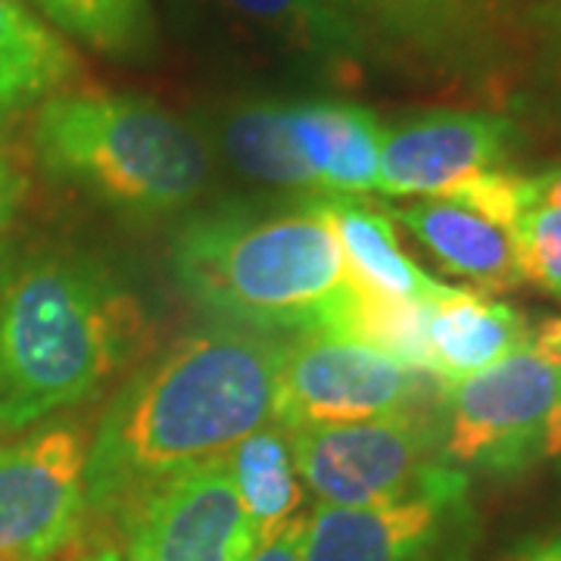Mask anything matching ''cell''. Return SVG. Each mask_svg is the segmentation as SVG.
Here are the masks:
<instances>
[{
    "mask_svg": "<svg viewBox=\"0 0 561 561\" xmlns=\"http://www.w3.org/2000/svg\"><path fill=\"white\" fill-rule=\"evenodd\" d=\"M287 337L216 321L140 365L106 405L84 468L88 515H122L157 483L275 421Z\"/></svg>",
    "mask_w": 561,
    "mask_h": 561,
    "instance_id": "cell-1",
    "label": "cell"
},
{
    "mask_svg": "<svg viewBox=\"0 0 561 561\" xmlns=\"http://www.w3.org/2000/svg\"><path fill=\"white\" fill-rule=\"evenodd\" d=\"M150 319L94 253L22 243L0 253V434L98 397L138 362Z\"/></svg>",
    "mask_w": 561,
    "mask_h": 561,
    "instance_id": "cell-2",
    "label": "cell"
},
{
    "mask_svg": "<svg viewBox=\"0 0 561 561\" xmlns=\"http://www.w3.org/2000/svg\"><path fill=\"white\" fill-rule=\"evenodd\" d=\"M172 275L216 321L268 334H334L353 278L319 201L290 209L221 206L181 225Z\"/></svg>",
    "mask_w": 561,
    "mask_h": 561,
    "instance_id": "cell-3",
    "label": "cell"
},
{
    "mask_svg": "<svg viewBox=\"0 0 561 561\" xmlns=\"http://www.w3.org/2000/svg\"><path fill=\"white\" fill-rule=\"evenodd\" d=\"M32 144L47 179L125 216L181 213L213 172L201 135L135 94L60 91L38 106Z\"/></svg>",
    "mask_w": 561,
    "mask_h": 561,
    "instance_id": "cell-4",
    "label": "cell"
},
{
    "mask_svg": "<svg viewBox=\"0 0 561 561\" xmlns=\"http://www.w3.org/2000/svg\"><path fill=\"white\" fill-rule=\"evenodd\" d=\"M559 368L561 319H546L505 359L449 383L443 461L461 474H518L542 459L559 402Z\"/></svg>",
    "mask_w": 561,
    "mask_h": 561,
    "instance_id": "cell-5",
    "label": "cell"
},
{
    "mask_svg": "<svg viewBox=\"0 0 561 561\" xmlns=\"http://www.w3.org/2000/svg\"><path fill=\"white\" fill-rule=\"evenodd\" d=\"M449 383L337 334L290 337L278 371L275 421L287 431L443 412Z\"/></svg>",
    "mask_w": 561,
    "mask_h": 561,
    "instance_id": "cell-6",
    "label": "cell"
},
{
    "mask_svg": "<svg viewBox=\"0 0 561 561\" xmlns=\"http://www.w3.org/2000/svg\"><path fill=\"white\" fill-rule=\"evenodd\" d=\"M440 443L443 412H402L290 431L302 486L319 505L337 508L381 505L415 493L446 465Z\"/></svg>",
    "mask_w": 561,
    "mask_h": 561,
    "instance_id": "cell-7",
    "label": "cell"
},
{
    "mask_svg": "<svg viewBox=\"0 0 561 561\" xmlns=\"http://www.w3.org/2000/svg\"><path fill=\"white\" fill-rule=\"evenodd\" d=\"M474 527L468 478L440 465L402 500L337 508L306 518L302 561H461Z\"/></svg>",
    "mask_w": 561,
    "mask_h": 561,
    "instance_id": "cell-8",
    "label": "cell"
},
{
    "mask_svg": "<svg viewBox=\"0 0 561 561\" xmlns=\"http://www.w3.org/2000/svg\"><path fill=\"white\" fill-rule=\"evenodd\" d=\"M88 431L72 421L0 446V561H50L72 546L88 518Z\"/></svg>",
    "mask_w": 561,
    "mask_h": 561,
    "instance_id": "cell-9",
    "label": "cell"
},
{
    "mask_svg": "<svg viewBox=\"0 0 561 561\" xmlns=\"http://www.w3.org/2000/svg\"><path fill=\"white\" fill-rule=\"evenodd\" d=\"M209 38L306 79L350 84L365 60L362 28L331 0H184Z\"/></svg>",
    "mask_w": 561,
    "mask_h": 561,
    "instance_id": "cell-10",
    "label": "cell"
},
{
    "mask_svg": "<svg viewBox=\"0 0 561 561\" xmlns=\"http://www.w3.org/2000/svg\"><path fill=\"white\" fill-rule=\"evenodd\" d=\"M125 522V561H247L256 552L225 456L157 483Z\"/></svg>",
    "mask_w": 561,
    "mask_h": 561,
    "instance_id": "cell-11",
    "label": "cell"
},
{
    "mask_svg": "<svg viewBox=\"0 0 561 561\" xmlns=\"http://www.w3.org/2000/svg\"><path fill=\"white\" fill-rule=\"evenodd\" d=\"M515 144V125L493 113L431 110L383 125V197H446L461 184L500 169Z\"/></svg>",
    "mask_w": 561,
    "mask_h": 561,
    "instance_id": "cell-12",
    "label": "cell"
},
{
    "mask_svg": "<svg viewBox=\"0 0 561 561\" xmlns=\"http://www.w3.org/2000/svg\"><path fill=\"white\" fill-rule=\"evenodd\" d=\"M284 122L319 201L378 194L383 125L371 110L346 101H284Z\"/></svg>",
    "mask_w": 561,
    "mask_h": 561,
    "instance_id": "cell-13",
    "label": "cell"
},
{
    "mask_svg": "<svg viewBox=\"0 0 561 561\" xmlns=\"http://www.w3.org/2000/svg\"><path fill=\"white\" fill-rule=\"evenodd\" d=\"M446 272L468 278L481 290L502 294L524 280L515 250V231L483 216L459 197H419L393 209Z\"/></svg>",
    "mask_w": 561,
    "mask_h": 561,
    "instance_id": "cell-14",
    "label": "cell"
},
{
    "mask_svg": "<svg viewBox=\"0 0 561 561\" xmlns=\"http://www.w3.org/2000/svg\"><path fill=\"white\" fill-rule=\"evenodd\" d=\"M527 334L530 324L512 306L453 287V294L434 302L427 316L431 371L446 383H456L505 359L527 341Z\"/></svg>",
    "mask_w": 561,
    "mask_h": 561,
    "instance_id": "cell-15",
    "label": "cell"
},
{
    "mask_svg": "<svg viewBox=\"0 0 561 561\" xmlns=\"http://www.w3.org/2000/svg\"><path fill=\"white\" fill-rule=\"evenodd\" d=\"M76 76L72 47L22 0H0V125L50 101Z\"/></svg>",
    "mask_w": 561,
    "mask_h": 561,
    "instance_id": "cell-16",
    "label": "cell"
},
{
    "mask_svg": "<svg viewBox=\"0 0 561 561\" xmlns=\"http://www.w3.org/2000/svg\"><path fill=\"white\" fill-rule=\"evenodd\" d=\"M324 219L331 221L337 241H341L343 262L350 278L397 300L440 302L453 294L449 284H440L431 275H424L415 262L400 250V241L393 234V221L368 209L359 201H319Z\"/></svg>",
    "mask_w": 561,
    "mask_h": 561,
    "instance_id": "cell-17",
    "label": "cell"
},
{
    "mask_svg": "<svg viewBox=\"0 0 561 561\" xmlns=\"http://www.w3.org/2000/svg\"><path fill=\"white\" fill-rule=\"evenodd\" d=\"M231 481L238 486L243 515L253 530L256 549L275 540L290 522L302 518L306 486L297 474L290 431L280 421H268L231 453H225Z\"/></svg>",
    "mask_w": 561,
    "mask_h": 561,
    "instance_id": "cell-18",
    "label": "cell"
},
{
    "mask_svg": "<svg viewBox=\"0 0 561 561\" xmlns=\"http://www.w3.org/2000/svg\"><path fill=\"white\" fill-rule=\"evenodd\" d=\"M356 28H371L424 60H456L474 32V0H331Z\"/></svg>",
    "mask_w": 561,
    "mask_h": 561,
    "instance_id": "cell-19",
    "label": "cell"
},
{
    "mask_svg": "<svg viewBox=\"0 0 561 561\" xmlns=\"http://www.w3.org/2000/svg\"><path fill=\"white\" fill-rule=\"evenodd\" d=\"M219 144L231 165L247 179L319 201L316 181L302 165L284 122V101H247L219 122Z\"/></svg>",
    "mask_w": 561,
    "mask_h": 561,
    "instance_id": "cell-20",
    "label": "cell"
},
{
    "mask_svg": "<svg viewBox=\"0 0 561 561\" xmlns=\"http://www.w3.org/2000/svg\"><path fill=\"white\" fill-rule=\"evenodd\" d=\"M427 316H431L427 302L383 297L353 280L350 300L343 306L334 334L365 343L405 368L431 371Z\"/></svg>",
    "mask_w": 561,
    "mask_h": 561,
    "instance_id": "cell-21",
    "label": "cell"
},
{
    "mask_svg": "<svg viewBox=\"0 0 561 561\" xmlns=\"http://www.w3.org/2000/svg\"><path fill=\"white\" fill-rule=\"evenodd\" d=\"M66 35L110 57H144L153 47L150 0H32Z\"/></svg>",
    "mask_w": 561,
    "mask_h": 561,
    "instance_id": "cell-22",
    "label": "cell"
},
{
    "mask_svg": "<svg viewBox=\"0 0 561 561\" xmlns=\"http://www.w3.org/2000/svg\"><path fill=\"white\" fill-rule=\"evenodd\" d=\"M515 250L524 278L561 300V206L534 201L515 219Z\"/></svg>",
    "mask_w": 561,
    "mask_h": 561,
    "instance_id": "cell-23",
    "label": "cell"
},
{
    "mask_svg": "<svg viewBox=\"0 0 561 561\" xmlns=\"http://www.w3.org/2000/svg\"><path fill=\"white\" fill-rule=\"evenodd\" d=\"M302 537H306V518H297L275 540L262 542L247 561H302Z\"/></svg>",
    "mask_w": 561,
    "mask_h": 561,
    "instance_id": "cell-24",
    "label": "cell"
},
{
    "mask_svg": "<svg viewBox=\"0 0 561 561\" xmlns=\"http://www.w3.org/2000/svg\"><path fill=\"white\" fill-rule=\"evenodd\" d=\"M22 197V179L20 172L13 169V162L3 157L0 150V228L10 221V216L16 213Z\"/></svg>",
    "mask_w": 561,
    "mask_h": 561,
    "instance_id": "cell-25",
    "label": "cell"
},
{
    "mask_svg": "<svg viewBox=\"0 0 561 561\" xmlns=\"http://www.w3.org/2000/svg\"><path fill=\"white\" fill-rule=\"evenodd\" d=\"M508 561H561V530L540 537V540L524 542Z\"/></svg>",
    "mask_w": 561,
    "mask_h": 561,
    "instance_id": "cell-26",
    "label": "cell"
},
{
    "mask_svg": "<svg viewBox=\"0 0 561 561\" xmlns=\"http://www.w3.org/2000/svg\"><path fill=\"white\" fill-rule=\"evenodd\" d=\"M530 184H534V201L561 206V169L549 172V175H540V179H530Z\"/></svg>",
    "mask_w": 561,
    "mask_h": 561,
    "instance_id": "cell-27",
    "label": "cell"
},
{
    "mask_svg": "<svg viewBox=\"0 0 561 561\" xmlns=\"http://www.w3.org/2000/svg\"><path fill=\"white\" fill-rule=\"evenodd\" d=\"M561 453V368H559V402H556V412L549 421V437H546V456H556Z\"/></svg>",
    "mask_w": 561,
    "mask_h": 561,
    "instance_id": "cell-28",
    "label": "cell"
},
{
    "mask_svg": "<svg viewBox=\"0 0 561 561\" xmlns=\"http://www.w3.org/2000/svg\"><path fill=\"white\" fill-rule=\"evenodd\" d=\"M559 13H561V0H559Z\"/></svg>",
    "mask_w": 561,
    "mask_h": 561,
    "instance_id": "cell-29",
    "label": "cell"
}]
</instances>
